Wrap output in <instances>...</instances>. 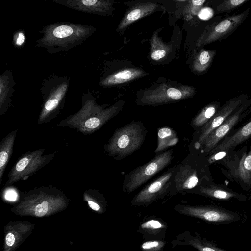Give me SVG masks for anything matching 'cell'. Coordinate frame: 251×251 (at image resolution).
Listing matches in <instances>:
<instances>
[{
	"label": "cell",
	"instance_id": "cell-1",
	"mask_svg": "<svg viewBox=\"0 0 251 251\" xmlns=\"http://www.w3.org/2000/svg\"><path fill=\"white\" fill-rule=\"evenodd\" d=\"M81 101L80 109L62 120L57 126L68 127L85 135L91 134L117 115L125 104L124 101L119 100L109 107L107 104L100 105L90 93L85 94Z\"/></svg>",
	"mask_w": 251,
	"mask_h": 251
},
{
	"label": "cell",
	"instance_id": "cell-2",
	"mask_svg": "<svg viewBox=\"0 0 251 251\" xmlns=\"http://www.w3.org/2000/svg\"><path fill=\"white\" fill-rule=\"evenodd\" d=\"M207 156L199 151L190 150L179 164L173 166V172L168 195L194 194L202 184L213 177Z\"/></svg>",
	"mask_w": 251,
	"mask_h": 251
},
{
	"label": "cell",
	"instance_id": "cell-3",
	"mask_svg": "<svg viewBox=\"0 0 251 251\" xmlns=\"http://www.w3.org/2000/svg\"><path fill=\"white\" fill-rule=\"evenodd\" d=\"M92 26L70 22L50 24L39 31L42 36L35 46L43 48L50 54L66 52L86 40L96 31Z\"/></svg>",
	"mask_w": 251,
	"mask_h": 251
},
{
	"label": "cell",
	"instance_id": "cell-4",
	"mask_svg": "<svg viewBox=\"0 0 251 251\" xmlns=\"http://www.w3.org/2000/svg\"><path fill=\"white\" fill-rule=\"evenodd\" d=\"M147 132L141 121L132 122L117 128L104 145V152L116 160L124 159L140 148Z\"/></svg>",
	"mask_w": 251,
	"mask_h": 251
},
{
	"label": "cell",
	"instance_id": "cell-5",
	"mask_svg": "<svg viewBox=\"0 0 251 251\" xmlns=\"http://www.w3.org/2000/svg\"><path fill=\"white\" fill-rule=\"evenodd\" d=\"M70 78L53 75L44 80L41 86L42 95L41 110L38 123L45 124L55 118L62 110Z\"/></svg>",
	"mask_w": 251,
	"mask_h": 251
},
{
	"label": "cell",
	"instance_id": "cell-6",
	"mask_svg": "<svg viewBox=\"0 0 251 251\" xmlns=\"http://www.w3.org/2000/svg\"><path fill=\"white\" fill-rule=\"evenodd\" d=\"M217 161L223 167L220 168L223 175L238 184L251 198V145L248 150L247 145H245Z\"/></svg>",
	"mask_w": 251,
	"mask_h": 251
},
{
	"label": "cell",
	"instance_id": "cell-7",
	"mask_svg": "<svg viewBox=\"0 0 251 251\" xmlns=\"http://www.w3.org/2000/svg\"><path fill=\"white\" fill-rule=\"evenodd\" d=\"M172 150L157 154L146 164L139 166L126 174L122 183L125 193L130 194L167 167L174 156Z\"/></svg>",
	"mask_w": 251,
	"mask_h": 251
},
{
	"label": "cell",
	"instance_id": "cell-8",
	"mask_svg": "<svg viewBox=\"0 0 251 251\" xmlns=\"http://www.w3.org/2000/svg\"><path fill=\"white\" fill-rule=\"evenodd\" d=\"M45 151V148H42L23 154L10 170L4 186L27 179L53 160L59 151L48 154H44Z\"/></svg>",
	"mask_w": 251,
	"mask_h": 251
},
{
	"label": "cell",
	"instance_id": "cell-9",
	"mask_svg": "<svg viewBox=\"0 0 251 251\" xmlns=\"http://www.w3.org/2000/svg\"><path fill=\"white\" fill-rule=\"evenodd\" d=\"M195 93L196 89L191 86L162 83L155 88L145 90L136 102L140 105L156 106L191 98Z\"/></svg>",
	"mask_w": 251,
	"mask_h": 251
},
{
	"label": "cell",
	"instance_id": "cell-10",
	"mask_svg": "<svg viewBox=\"0 0 251 251\" xmlns=\"http://www.w3.org/2000/svg\"><path fill=\"white\" fill-rule=\"evenodd\" d=\"M247 100L246 96L241 95L226 101L203 127L194 131L189 146V151H199L209 134L222 125Z\"/></svg>",
	"mask_w": 251,
	"mask_h": 251
},
{
	"label": "cell",
	"instance_id": "cell-11",
	"mask_svg": "<svg viewBox=\"0 0 251 251\" xmlns=\"http://www.w3.org/2000/svg\"><path fill=\"white\" fill-rule=\"evenodd\" d=\"M249 10L208 25L198 38L196 46L201 47L227 37L243 22L248 16Z\"/></svg>",
	"mask_w": 251,
	"mask_h": 251
},
{
	"label": "cell",
	"instance_id": "cell-12",
	"mask_svg": "<svg viewBox=\"0 0 251 251\" xmlns=\"http://www.w3.org/2000/svg\"><path fill=\"white\" fill-rule=\"evenodd\" d=\"M173 172V167L145 186L131 201L134 206H148L168 195Z\"/></svg>",
	"mask_w": 251,
	"mask_h": 251
},
{
	"label": "cell",
	"instance_id": "cell-13",
	"mask_svg": "<svg viewBox=\"0 0 251 251\" xmlns=\"http://www.w3.org/2000/svg\"><path fill=\"white\" fill-rule=\"evenodd\" d=\"M251 100H247L219 127L213 131L204 141L199 151L207 156L234 127L251 112Z\"/></svg>",
	"mask_w": 251,
	"mask_h": 251
},
{
	"label": "cell",
	"instance_id": "cell-14",
	"mask_svg": "<svg viewBox=\"0 0 251 251\" xmlns=\"http://www.w3.org/2000/svg\"><path fill=\"white\" fill-rule=\"evenodd\" d=\"M174 209L176 212L208 222L221 223L232 221L237 216L234 213L211 205H188L177 204Z\"/></svg>",
	"mask_w": 251,
	"mask_h": 251
},
{
	"label": "cell",
	"instance_id": "cell-15",
	"mask_svg": "<svg viewBox=\"0 0 251 251\" xmlns=\"http://www.w3.org/2000/svg\"><path fill=\"white\" fill-rule=\"evenodd\" d=\"M251 137V119L232 134H228L208 154L211 164Z\"/></svg>",
	"mask_w": 251,
	"mask_h": 251
},
{
	"label": "cell",
	"instance_id": "cell-16",
	"mask_svg": "<svg viewBox=\"0 0 251 251\" xmlns=\"http://www.w3.org/2000/svg\"><path fill=\"white\" fill-rule=\"evenodd\" d=\"M53 2L79 11L106 16L114 8V1L110 0H53Z\"/></svg>",
	"mask_w": 251,
	"mask_h": 251
},
{
	"label": "cell",
	"instance_id": "cell-17",
	"mask_svg": "<svg viewBox=\"0 0 251 251\" xmlns=\"http://www.w3.org/2000/svg\"><path fill=\"white\" fill-rule=\"evenodd\" d=\"M194 194L212 199L229 201L235 199L245 201L247 197L222 184H217L213 178L201 185Z\"/></svg>",
	"mask_w": 251,
	"mask_h": 251
},
{
	"label": "cell",
	"instance_id": "cell-18",
	"mask_svg": "<svg viewBox=\"0 0 251 251\" xmlns=\"http://www.w3.org/2000/svg\"><path fill=\"white\" fill-rule=\"evenodd\" d=\"M159 5L151 2H140L130 7L120 22L117 30L122 31L135 21L154 12Z\"/></svg>",
	"mask_w": 251,
	"mask_h": 251
},
{
	"label": "cell",
	"instance_id": "cell-19",
	"mask_svg": "<svg viewBox=\"0 0 251 251\" xmlns=\"http://www.w3.org/2000/svg\"><path fill=\"white\" fill-rule=\"evenodd\" d=\"M167 228V224L165 222L151 217L140 224L138 231L146 240H164Z\"/></svg>",
	"mask_w": 251,
	"mask_h": 251
},
{
	"label": "cell",
	"instance_id": "cell-20",
	"mask_svg": "<svg viewBox=\"0 0 251 251\" xmlns=\"http://www.w3.org/2000/svg\"><path fill=\"white\" fill-rule=\"evenodd\" d=\"M172 248L177 246H190L199 251H227L221 249L205 239H202L197 233L192 235L189 231H184L178 234L171 242Z\"/></svg>",
	"mask_w": 251,
	"mask_h": 251
},
{
	"label": "cell",
	"instance_id": "cell-21",
	"mask_svg": "<svg viewBox=\"0 0 251 251\" xmlns=\"http://www.w3.org/2000/svg\"><path fill=\"white\" fill-rule=\"evenodd\" d=\"M16 85L13 73L5 71L0 76V116L7 111L12 101L14 87Z\"/></svg>",
	"mask_w": 251,
	"mask_h": 251
},
{
	"label": "cell",
	"instance_id": "cell-22",
	"mask_svg": "<svg viewBox=\"0 0 251 251\" xmlns=\"http://www.w3.org/2000/svg\"><path fill=\"white\" fill-rule=\"evenodd\" d=\"M147 75L143 70L138 68H126L115 72L100 81V85L108 87L128 82Z\"/></svg>",
	"mask_w": 251,
	"mask_h": 251
},
{
	"label": "cell",
	"instance_id": "cell-23",
	"mask_svg": "<svg viewBox=\"0 0 251 251\" xmlns=\"http://www.w3.org/2000/svg\"><path fill=\"white\" fill-rule=\"evenodd\" d=\"M17 129L12 130L0 142V185L5 169L12 155Z\"/></svg>",
	"mask_w": 251,
	"mask_h": 251
},
{
	"label": "cell",
	"instance_id": "cell-24",
	"mask_svg": "<svg viewBox=\"0 0 251 251\" xmlns=\"http://www.w3.org/2000/svg\"><path fill=\"white\" fill-rule=\"evenodd\" d=\"M221 107L218 101L210 103L204 107L191 120L190 126L194 131L203 127Z\"/></svg>",
	"mask_w": 251,
	"mask_h": 251
},
{
	"label": "cell",
	"instance_id": "cell-25",
	"mask_svg": "<svg viewBox=\"0 0 251 251\" xmlns=\"http://www.w3.org/2000/svg\"><path fill=\"white\" fill-rule=\"evenodd\" d=\"M178 141L177 133L172 128L168 126L159 128L157 132V145L154 152L159 153L175 146L177 144Z\"/></svg>",
	"mask_w": 251,
	"mask_h": 251
},
{
	"label": "cell",
	"instance_id": "cell-26",
	"mask_svg": "<svg viewBox=\"0 0 251 251\" xmlns=\"http://www.w3.org/2000/svg\"><path fill=\"white\" fill-rule=\"evenodd\" d=\"M150 52L151 58L158 61L164 58L171 50V46L164 43L158 36L157 32H154L150 39Z\"/></svg>",
	"mask_w": 251,
	"mask_h": 251
},
{
	"label": "cell",
	"instance_id": "cell-27",
	"mask_svg": "<svg viewBox=\"0 0 251 251\" xmlns=\"http://www.w3.org/2000/svg\"><path fill=\"white\" fill-rule=\"evenodd\" d=\"M215 50L202 49L195 56L192 64L193 71L198 73L207 70L215 56Z\"/></svg>",
	"mask_w": 251,
	"mask_h": 251
},
{
	"label": "cell",
	"instance_id": "cell-28",
	"mask_svg": "<svg viewBox=\"0 0 251 251\" xmlns=\"http://www.w3.org/2000/svg\"><path fill=\"white\" fill-rule=\"evenodd\" d=\"M247 1V0H224L216 7V13L219 14L229 12L238 8Z\"/></svg>",
	"mask_w": 251,
	"mask_h": 251
},
{
	"label": "cell",
	"instance_id": "cell-29",
	"mask_svg": "<svg viewBox=\"0 0 251 251\" xmlns=\"http://www.w3.org/2000/svg\"><path fill=\"white\" fill-rule=\"evenodd\" d=\"M166 242L164 240H149L142 243L141 251H164Z\"/></svg>",
	"mask_w": 251,
	"mask_h": 251
},
{
	"label": "cell",
	"instance_id": "cell-30",
	"mask_svg": "<svg viewBox=\"0 0 251 251\" xmlns=\"http://www.w3.org/2000/svg\"><path fill=\"white\" fill-rule=\"evenodd\" d=\"M206 1L205 0H196L188 1L189 4L187 7V11L192 14H196Z\"/></svg>",
	"mask_w": 251,
	"mask_h": 251
},
{
	"label": "cell",
	"instance_id": "cell-31",
	"mask_svg": "<svg viewBox=\"0 0 251 251\" xmlns=\"http://www.w3.org/2000/svg\"><path fill=\"white\" fill-rule=\"evenodd\" d=\"M25 35L23 30L16 31L13 36V44L16 48H21L25 43Z\"/></svg>",
	"mask_w": 251,
	"mask_h": 251
},
{
	"label": "cell",
	"instance_id": "cell-32",
	"mask_svg": "<svg viewBox=\"0 0 251 251\" xmlns=\"http://www.w3.org/2000/svg\"><path fill=\"white\" fill-rule=\"evenodd\" d=\"M213 10L209 7H206L200 11L199 17L202 19H208L213 16Z\"/></svg>",
	"mask_w": 251,
	"mask_h": 251
},
{
	"label": "cell",
	"instance_id": "cell-33",
	"mask_svg": "<svg viewBox=\"0 0 251 251\" xmlns=\"http://www.w3.org/2000/svg\"><path fill=\"white\" fill-rule=\"evenodd\" d=\"M5 241L7 246L9 247L13 246L15 241L14 234L11 232L8 233L6 236Z\"/></svg>",
	"mask_w": 251,
	"mask_h": 251
}]
</instances>
